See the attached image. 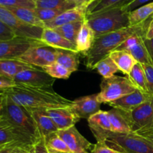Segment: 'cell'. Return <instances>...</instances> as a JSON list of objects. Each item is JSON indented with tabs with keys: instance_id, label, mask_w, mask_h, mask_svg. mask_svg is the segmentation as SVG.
<instances>
[{
	"instance_id": "4dcf8cb0",
	"label": "cell",
	"mask_w": 153,
	"mask_h": 153,
	"mask_svg": "<svg viewBox=\"0 0 153 153\" xmlns=\"http://www.w3.org/2000/svg\"><path fill=\"white\" fill-rule=\"evenodd\" d=\"M84 21H79V22H71V23H67L65 25H61L59 27L54 28L57 32L67 39L68 40L71 41L74 44L76 43L78 35L80 31L81 27Z\"/></svg>"
},
{
	"instance_id": "ab89813d",
	"label": "cell",
	"mask_w": 153,
	"mask_h": 153,
	"mask_svg": "<svg viewBox=\"0 0 153 153\" xmlns=\"http://www.w3.org/2000/svg\"><path fill=\"white\" fill-rule=\"evenodd\" d=\"M16 37L14 32L0 20V41L11 40Z\"/></svg>"
},
{
	"instance_id": "7c38bea8",
	"label": "cell",
	"mask_w": 153,
	"mask_h": 153,
	"mask_svg": "<svg viewBox=\"0 0 153 153\" xmlns=\"http://www.w3.org/2000/svg\"><path fill=\"white\" fill-rule=\"evenodd\" d=\"M37 42L40 41L19 37L0 41V60H17Z\"/></svg>"
},
{
	"instance_id": "7dc6e473",
	"label": "cell",
	"mask_w": 153,
	"mask_h": 153,
	"mask_svg": "<svg viewBox=\"0 0 153 153\" xmlns=\"http://www.w3.org/2000/svg\"><path fill=\"white\" fill-rule=\"evenodd\" d=\"M6 90H0V115H1V110H2L3 102H4V97H5Z\"/></svg>"
},
{
	"instance_id": "db71d44e",
	"label": "cell",
	"mask_w": 153,
	"mask_h": 153,
	"mask_svg": "<svg viewBox=\"0 0 153 153\" xmlns=\"http://www.w3.org/2000/svg\"><path fill=\"white\" fill-rule=\"evenodd\" d=\"M149 21H152L153 20V15H152V16H151V17L150 18H149Z\"/></svg>"
},
{
	"instance_id": "9a60e30c",
	"label": "cell",
	"mask_w": 153,
	"mask_h": 153,
	"mask_svg": "<svg viewBox=\"0 0 153 153\" xmlns=\"http://www.w3.org/2000/svg\"><path fill=\"white\" fill-rule=\"evenodd\" d=\"M88 126L97 142H105L112 133L111 126L107 111H101L88 120Z\"/></svg>"
},
{
	"instance_id": "4316f807",
	"label": "cell",
	"mask_w": 153,
	"mask_h": 153,
	"mask_svg": "<svg viewBox=\"0 0 153 153\" xmlns=\"http://www.w3.org/2000/svg\"><path fill=\"white\" fill-rule=\"evenodd\" d=\"M78 52L72 51L56 49V60L55 62L61 64L71 73H74L79 68V59Z\"/></svg>"
},
{
	"instance_id": "f1b7e54d",
	"label": "cell",
	"mask_w": 153,
	"mask_h": 153,
	"mask_svg": "<svg viewBox=\"0 0 153 153\" xmlns=\"http://www.w3.org/2000/svg\"><path fill=\"white\" fill-rule=\"evenodd\" d=\"M153 15V1L137 7L128 13V19L131 26L146 22Z\"/></svg>"
},
{
	"instance_id": "7bdbcfd3",
	"label": "cell",
	"mask_w": 153,
	"mask_h": 153,
	"mask_svg": "<svg viewBox=\"0 0 153 153\" xmlns=\"http://www.w3.org/2000/svg\"><path fill=\"white\" fill-rule=\"evenodd\" d=\"M143 43H144L148 55H149L151 61H152V64H153V38L148 39L145 37L143 38Z\"/></svg>"
},
{
	"instance_id": "7a4b0ae2",
	"label": "cell",
	"mask_w": 153,
	"mask_h": 153,
	"mask_svg": "<svg viewBox=\"0 0 153 153\" xmlns=\"http://www.w3.org/2000/svg\"><path fill=\"white\" fill-rule=\"evenodd\" d=\"M149 25V19L146 22L137 25H132L123 29L103 34L96 37L92 47L85 53L86 61L85 65L89 70H94L95 66L100 61L109 56L116 50L128 37L139 31L147 30Z\"/></svg>"
},
{
	"instance_id": "ac0fdd59",
	"label": "cell",
	"mask_w": 153,
	"mask_h": 153,
	"mask_svg": "<svg viewBox=\"0 0 153 153\" xmlns=\"http://www.w3.org/2000/svg\"><path fill=\"white\" fill-rule=\"evenodd\" d=\"M47 112L58 128V130L70 128L80 120V118L74 113L70 107L47 109Z\"/></svg>"
},
{
	"instance_id": "d6a6232c",
	"label": "cell",
	"mask_w": 153,
	"mask_h": 153,
	"mask_svg": "<svg viewBox=\"0 0 153 153\" xmlns=\"http://www.w3.org/2000/svg\"><path fill=\"white\" fill-rule=\"evenodd\" d=\"M45 137L46 146L49 152H70L68 146L62 138L57 134L52 133Z\"/></svg>"
},
{
	"instance_id": "c3c4849f",
	"label": "cell",
	"mask_w": 153,
	"mask_h": 153,
	"mask_svg": "<svg viewBox=\"0 0 153 153\" xmlns=\"http://www.w3.org/2000/svg\"><path fill=\"white\" fill-rule=\"evenodd\" d=\"M139 134L144 136V137H146V138H148L149 140H150L153 143V131H146V132L140 133Z\"/></svg>"
},
{
	"instance_id": "8fae6325",
	"label": "cell",
	"mask_w": 153,
	"mask_h": 153,
	"mask_svg": "<svg viewBox=\"0 0 153 153\" xmlns=\"http://www.w3.org/2000/svg\"><path fill=\"white\" fill-rule=\"evenodd\" d=\"M146 31L147 30L139 31L128 37L115 51L129 52L137 63L141 64H152L143 43Z\"/></svg>"
},
{
	"instance_id": "816d5d0a",
	"label": "cell",
	"mask_w": 153,
	"mask_h": 153,
	"mask_svg": "<svg viewBox=\"0 0 153 153\" xmlns=\"http://www.w3.org/2000/svg\"><path fill=\"white\" fill-rule=\"evenodd\" d=\"M76 1H77V0H67V1H68L69 3H70V4H75V5H76Z\"/></svg>"
},
{
	"instance_id": "9f6ffc18",
	"label": "cell",
	"mask_w": 153,
	"mask_h": 153,
	"mask_svg": "<svg viewBox=\"0 0 153 153\" xmlns=\"http://www.w3.org/2000/svg\"><path fill=\"white\" fill-rule=\"evenodd\" d=\"M152 131H153V130H152Z\"/></svg>"
},
{
	"instance_id": "3957f363",
	"label": "cell",
	"mask_w": 153,
	"mask_h": 153,
	"mask_svg": "<svg viewBox=\"0 0 153 153\" xmlns=\"http://www.w3.org/2000/svg\"><path fill=\"white\" fill-rule=\"evenodd\" d=\"M0 117L32 143L42 137L28 109L13 102L6 94Z\"/></svg>"
},
{
	"instance_id": "9c48e42d",
	"label": "cell",
	"mask_w": 153,
	"mask_h": 153,
	"mask_svg": "<svg viewBox=\"0 0 153 153\" xmlns=\"http://www.w3.org/2000/svg\"><path fill=\"white\" fill-rule=\"evenodd\" d=\"M127 114L132 133L140 134L151 131L153 128V98Z\"/></svg>"
},
{
	"instance_id": "b9f144b4",
	"label": "cell",
	"mask_w": 153,
	"mask_h": 153,
	"mask_svg": "<svg viewBox=\"0 0 153 153\" xmlns=\"http://www.w3.org/2000/svg\"><path fill=\"white\" fill-rule=\"evenodd\" d=\"M153 1L152 0H133L131 2H130L129 4H128L127 5H126L125 7H123L126 10L128 13L132 11V10H135L137 7H140L142 5H144V4H148L149 2H152Z\"/></svg>"
},
{
	"instance_id": "f546056e",
	"label": "cell",
	"mask_w": 153,
	"mask_h": 153,
	"mask_svg": "<svg viewBox=\"0 0 153 153\" xmlns=\"http://www.w3.org/2000/svg\"><path fill=\"white\" fill-rule=\"evenodd\" d=\"M128 79L137 89L143 93L148 94L146 87V79L144 70L141 64L137 63L133 67L132 70L128 76Z\"/></svg>"
},
{
	"instance_id": "f5cc1de1",
	"label": "cell",
	"mask_w": 153,
	"mask_h": 153,
	"mask_svg": "<svg viewBox=\"0 0 153 153\" xmlns=\"http://www.w3.org/2000/svg\"><path fill=\"white\" fill-rule=\"evenodd\" d=\"M49 153H72V152H49Z\"/></svg>"
},
{
	"instance_id": "f6af8a7d",
	"label": "cell",
	"mask_w": 153,
	"mask_h": 153,
	"mask_svg": "<svg viewBox=\"0 0 153 153\" xmlns=\"http://www.w3.org/2000/svg\"><path fill=\"white\" fill-rule=\"evenodd\" d=\"M95 0H77L76 2V6H85V7H88L89 6V4H91L93 1H94Z\"/></svg>"
},
{
	"instance_id": "bcb514c9",
	"label": "cell",
	"mask_w": 153,
	"mask_h": 153,
	"mask_svg": "<svg viewBox=\"0 0 153 153\" xmlns=\"http://www.w3.org/2000/svg\"><path fill=\"white\" fill-rule=\"evenodd\" d=\"M146 38H148V39L153 38V20L149 21V27H148L147 31H146Z\"/></svg>"
},
{
	"instance_id": "277c9868",
	"label": "cell",
	"mask_w": 153,
	"mask_h": 153,
	"mask_svg": "<svg viewBox=\"0 0 153 153\" xmlns=\"http://www.w3.org/2000/svg\"><path fill=\"white\" fill-rule=\"evenodd\" d=\"M85 19L94 31L96 37L130 26L128 13L123 7L87 15Z\"/></svg>"
},
{
	"instance_id": "f907efd6",
	"label": "cell",
	"mask_w": 153,
	"mask_h": 153,
	"mask_svg": "<svg viewBox=\"0 0 153 153\" xmlns=\"http://www.w3.org/2000/svg\"><path fill=\"white\" fill-rule=\"evenodd\" d=\"M25 151L23 150L22 149H16L13 151V153H25Z\"/></svg>"
},
{
	"instance_id": "e0dca14e",
	"label": "cell",
	"mask_w": 153,
	"mask_h": 153,
	"mask_svg": "<svg viewBox=\"0 0 153 153\" xmlns=\"http://www.w3.org/2000/svg\"><path fill=\"white\" fill-rule=\"evenodd\" d=\"M87 7L76 6L68 9L52 20L44 22V28H54L71 22L84 21L86 19Z\"/></svg>"
},
{
	"instance_id": "d4e9b609",
	"label": "cell",
	"mask_w": 153,
	"mask_h": 153,
	"mask_svg": "<svg viewBox=\"0 0 153 153\" xmlns=\"http://www.w3.org/2000/svg\"><path fill=\"white\" fill-rule=\"evenodd\" d=\"M109 57L116 64L118 70L127 76L130 74L133 67L137 64L134 57L126 51H114L109 55Z\"/></svg>"
},
{
	"instance_id": "681fc988",
	"label": "cell",
	"mask_w": 153,
	"mask_h": 153,
	"mask_svg": "<svg viewBox=\"0 0 153 153\" xmlns=\"http://www.w3.org/2000/svg\"><path fill=\"white\" fill-rule=\"evenodd\" d=\"M16 149H20V148H14V147H6L0 149V153H13V151Z\"/></svg>"
},
{
	"instance_id": "11a10c76",
	"label": "cell",
	"mask_w": 153,
	"mask_h": 153,
	"mask_svg": "<svg viewBox=\"0 0 153 153\" xmlns=\"http://www.w3.org/2000/svg\"><path fill=\"white\" fill-rule=\"evenodd\" d=\"M152 130H153V128H152ZM152 130H151V131H152Z\"/></svg>"
},
{
	"instance_id": "5bb4252c",
	"label": "cell",
	"mask_w": 153,
	"mask_h": 153,
	"mask_svg": "<svg viewBox=\"0 0 153 153\" xmlns=\"http://www.w3.org/2000/svg\"><path fill=\"white\" fill-rule=\"evenodd\" d=\"M57 134L64 140L72 153H91L94 146L78 131L75 126L67 129L58 130Z\"/></svg>"
},
{
	"instance_id": "d6986e66",
	"label": "cell",
	"mask_w": 153,
	"mask_h": 153,
	"mask_svg": "<svg viewBox=\"0 0 153 153\" xmlns=\"http://www.w3.org/2000/svg\"><path fill=\"white\" fill-rule=\"evenodd\" d=\"M152 98V97L149 94H146L140 90L136 89L135 91L131 94L121 97L109 103L108 105L114 108L120 109L126 112H130Z\"/></svg>"
},
{
	"instance_id": "5b68a950",
	"label": "cell",
	"mask_w": 153,
	"mask_h": 153,
	"mask_svg": "<svg viewBox=\"0 0 153 153\" xmlns=\"http://www.w3.org/2000/svg\"><path fill=\"white\" fill-rule=\"evenodd\" d=\"M105 143L112 149L123 153H153V143L136 133L117 134L112 132Z\"/></svg>"
},
{
	"instance_id": "52a82bcc",
	"label": "cell",
	"mask_w": 153,
	"mask_h": 153,
	"mask_svg": "<svg viewBox=\"0 0 153 153\" xmlns=\"http://www.w3.org/2000/svg\"><path fill=\"white\" fill-rule=\"evenodd\" d=\"M0 20L14 32L16 37L40 41L43 28L25 23L6 7L0 6Z\"/></svg>"
},
{
	"instance_id": "44dd1931",
	"label": "cell",
	"mask_w": 153,
	"mask_h": 153,
	"mask_svg": "<svg viewBox=\"0 0 153 153\" xmlns=\"http://www.w3.org/2000/svg\"><path fill=\"white\" fill-rule=\"evenodd\" d=\"M32 116L40 134L43 137L58 131L46 108H27Z\"/></svg>"
},
{
	"instance_id": "603a6c76",
	"label": "cell",
	"mask_w": 153,
	"mask_h": 153,
	"mask_svg": "<svg viewBox=\"0 0 153 153\" xmlns=\"http://www.w3.org/2000/svg\"><path fill=\"white\" fill-rule=\"evenodd\" d=\"M32 67H34L16 59L0 60V77L13 80L21 71Z\"/></svg>"
},
{
	"instance_id": "2e32d148",
	"label": "cell",
	"mask_w": 153,
	"mask_h": 153,
	"mask_svg": "<svg viewBox=\"0 0 153 153\" xmlns=\"http://www.w3.org/2000/svg\"><path fill=\"white\" fill-rule=\"evenodd\" d=\"M70 108L80 119L88 120L100 111V103L97 100V94L79 97L73 100Z\"/></svg>"
},
{
	"instance_id": "60d3db41",
	"label": "cell",
	"mask_w": 153,
	"mask_h": 153,
	"mask_svg": "<svg viewBox=\"0 0 153 153\" xmlns=\"http://www.w3.org/2000/svg\"><path fill=\"white\" fill-rule=\"evenodd\" d=\"M91 153H123L109 147L105 142H97L94 144Z\"/></svg>"
},
{
	"instance_id": "8992f818",
	"label": "cell",
	"mask_w": 153,
	"mask_h": 153,
	"mask_svg": "<svg viewBox=\"0 0 153 153\" xmlns=\"http://www.w3.org/2000/svg\"><path fill=\"white\" fill-rule=\"evenodd\" d=\"M100 88L101 91L97 94V100L100 104H109L121 97L131 94L137 89L128 78L119 76L103 79Z\"/></svg>"
},
{
	"instance_id": "4fadbf2b",
	"label": "cell",
	"mask_w": 153,
	"mask_h": 153,
	"mask_svg": "<svg viewBox=\"0 0 153 153\" xmlns=\"http://www.w3.org/2000/svg\"><path fill=\"white\" fill-rule=\"evenodd\" d=\"M33 144L0 117V149L14 147L27 151Z\"/></svg>"
},
{
	"instance_id": "6da1fadb",
	"label": "cell",
	"mask_w": 153,
	"mask_h": 153,
	"mask_svg": "<svg viewBox=\"0 0 153 153\" xmlns=\"http://www.w3.org/2000/svg\"><path fill=\"white\" fill-rule=\"evenodd\" d=\"M12 101L25 108H56L70 107L73 101L63 97L52 88L16 85L5 91Z\"/></svg>"
},
{
	"instance_id": "ee69618b",
	"label": "cell",
	"mask_w": 153,
	"mask_h": 153,
	"mask_svg": "<svg viewBox=\"0 0 153 153\" xmlns=\"http://www.w3.org/2000/svg\"><path fill=\"white\" fill-rule=\"evenodd\" d=\"M14 86H16V84L13 82V80L0 77V90H6Z\"/></svg>"
},
{
	"instance_id": "ffe728a7",
	"label": "cell",
	"mask_w": 153,
	"mask_h": 153,
	"mask_svg": "<svg viewBox=\"0 0 153 153\" xmlns=\"http://www.w3.org/2000/svg\"><path fill=\"white\" fill-rule=\"evenodd\" d=\"M40 41L43 44L54 48V49H64V50L78 52L76 50V44L66 39L52 28H43Z\"/></svg>"
},
{
	"instance_id": "8d00e7d4",
	"label": "cell",
	"mask_w": 153,
	"mask_h": 153,
	"mask_svg": "<svg viewBox=\"0 0 153 153\" xmlns=\"http://www.w3.org/2000/svg\"><path fill=\"white\" fill-rule=\"evenodd\" d=\"M65 11L64 9H40V8H35L34 12L36 15L38 16L40 19H41L43 22L46 21L52 20L55 19L56 16L62 13L63 12Z\"/></svg>"
},
{
	"instance_id": "836d02e7",
	"label": "cell",
	"mask_w": 153,
	"mask_h": 153,
	"mask_svg": "<svg viewBox=\"0 0 153 153\" xmlns=\"http://www.w3.org/2000/svg\"><path fill=\"white\" fill-rule=\"evenodd\" d=\"M36 8L40 9H68L76 7L73 4H70L67 0H35Z\"/></svg>"
},
{
	"instance_id": "74e56055",
	"label": "cell",
	"mask_w": 153,
	"mask_h": 153,
	"mask_svg": "<svg viewBox=\"0 0 153 153\" xmlns=\"http://www.w3.org/2000/svg\"><path fill=\"white\" fill-rule=\"evenodd\" d=\"M146 79L148 94L153 98V64H142Z\"/></svg>"
},
{
	"instance_id": "7402d4cb",
	"label": "cell",
	"mask_w": 153,
	"mask_h": 153,
	"mask_svg": "<svg viewBox=\"0 0 153 153\" xmlns=\"http://www.w3.org/2000/svg\"><path fill=\"white\" fill-rule=\"evenodd\" d=\"M112 132L117 134H129L132 133L127 112L113 108L108 111Z\"/></svg>"
},
{
	"instance_id": "83f0119b",
	"label": "cell",
	"mask_w": 153,
	"mask_h": 153,
	"mask_svg": "<svg viewBox=\"0 0 153 153\" xmlns=\"http://www.w3.org/2000/svg\"><path fill=\"white\" fill-rule=\"evenodd\" d=\"M13 15L25 23L33 26L44 28V22L38 18L34 12V9L26 7H6Z\"/></svg>"
},
{
	"instance_id": "e575fe53",
	"label": "cell",
	"mask_w": 153,
	"mask_h": 153,
	"mask_svg": "<svg viewBox=\"0 0 153 153\" xmlns=\"http://www.w3.org/2000/svg\"><path fill=\"white\" fill-rule=\"evenodd\" d=\"M41 69L54 79H67L72 74L68 70L57 62L53 63L46 67H42Z\"/></svg>"
},
{
	"instance_id": "cb8c5ba5",
	"label": "cell",
	"mask_w": 153,
	"mask_h": 153,
	"mask_svg": "<svg viewBox=\"0 0 153 153\" xmlns=\"http://www.w3.org/2000/svg\"><path fill=\"white\" fill-rule=\"evenodd\" d=\"M95 34L86 19H85L81 27L80 31L76 40V50L78 53H86L91 47L95 40Z\"/></svg>"
},
{
	"instance_id": "ba28073f",
	"label": "cell",
	"mask_w": 153,
	"mask_h": 153,
	"mask_svg": "<svg viewBox=\"0 0 153 153\" xmlns=\"http://www.w3.org/2000/svg\"><path fill=\"white\" fill-rule=\"evenodd\" d=\"M17 60L34 67H44L55 62L56 49L37 42L31 46Z\"/></svg>"
},
{
	"instance_id": "484cf974",
	"label": "cell",
	"mask_w": 153,
	"mask_h": 153,
	"mask_svg": "<svg viewBox=\"0 0 153 153\" xmlns=\"http://www.w3.org/2000/svg\"><path fill=\"white\" fill-rule=\"evenodd\" d=\"M133 0H95L87 8V15L94 14L110 9L125 7Z\"/></svg>"
},
{
	"instance_id": "d590c367",
	"label": "cell",
	"mask_w": 153,
	"mask_h": 153,
	"mask_svg": "<svg viewBox=\"0 0 153 153\" xmlns=\"http://www.w3.org/2000/svg\"><path fill=\"white\" fill-rule=\"evenodd\" d=\"M0 6L4 7L36 8L35 0H0Z\"/></svg>"
},
{
	"instance_id": "f35d334b",
	"label": "cell",
	"mask_w": 153,
	"mask_h": 153,
	"mask_svg": "<svg viewBox=\"0 0 153 153\" xmlns=\"http://www.w3.org/2000/svg\"><path fill=\"white\" fill-rule=\"evenodd\" d=\"M25 153H49L45 141V137L42 136L33 144V146H31L30 149L25 151Z\"/></svg>"
},
{
	"instance_id": "1f68e13d",
	"label": "cell",
	"mask_w": 153,
	"mask_h": 153,
	"mask_svg": "<svg viewBox=\"0 0 153 153\" xmlns=\"http://www.w3.org/2000/svg\"><path fill=\"white\" fill-rule=\"evenodd\" d=\"M97 70L99 74L101 75L103 79H108L114 76L119 71L117 67L109 56L103 58L99 61L95 66L94 70Z\"/></svg>"
},
{
	"instance_id": "30bf717a",
	"label": "cell",
	"mask_w": 153,
	"mask_h": 153,
	"mask_svg": "<svg viewBox=\"0 0 153 153\" xmlns=\"http://www.w3.org/2000/svg\"><path fill=\"white\" fill-rule=\"evenodd\" d=\"M55 79L43 70H39L34 67L21 71L15 76L13 81L16 85L30 88H52Z\"/></svg>"
}]
</instances>
